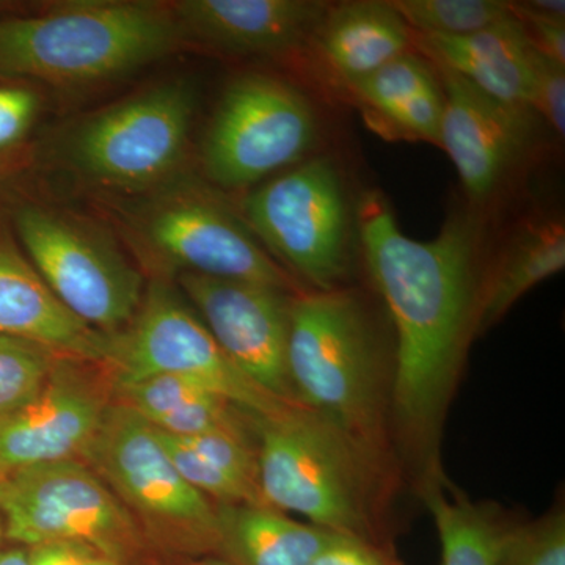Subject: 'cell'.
Instances as JSON below:
<instances>
[{
  "instance_id": "1",
  "label": "cell",
  "mask_w": 565,
  "mask_h": 565,
  "mask_svg": "<svg viewBox=\"0 0 565 565\" xmlns=\"http://www.w3.org/2000/svg\"><path fill=\"white\" fill-rule=\"evenodd\" d=\"M367 270L396 330L390 415L419 478L440 467L438 441L471 337L481 291L484 226L456 212L430 241L405 236L384 196L359 212Z\"/></svg>"
},
{
  "instance_id": "2",
  "label": "cell",
  "mask_w": 565,
  "mask_h": 565,
  "mask_svg": "<svg viewBox=\"0 0 565 565\" xmlns=\"http://www.w3.org/2000/svg\"><path fill=\"white\" fill-rule=\"evenodd\" d=\"M288 374L296 403L392 478L390 399L373 327L355 294L294 296Z\"/></svg>"
},
{
  "instance_id": "3",
  "label": "cell",
  "mask_w": 565,
  "mask_h": 565,
  "mask_svg": "<svg viewBox=\"0 0 565 565\" xmlns=\"http://www.w3.org/2000/svg\"><path fill=\"white\" fill-rule=\"evenodd\" d=\"M182 43L170 6L87 0L0 20V76L51 85L120 79Z\"/></svg>"
},
{
  "instance_id": "4",
  "label": "cell",
  "mask_w": 565,
  "mask_h": 565,
  "mask_svg": "<svg viewBox=\"0 0 565 565\" xmlns=\"http://www.w3.org/2000/svg\"><path fill=\"white\" fill-rule=\"evenodd\" d=\"M255 430L264 503L330 533L390 548L382 520L390 476L302 405L258 416Z\"/></svg>"
},
{
  "instance_id": "5",
  "label": "cell",
  "mask_w": 565,
  "mask_h": 565,
  "mask_svg": "<svg viewBox=\"0 0 565 565\" xmlns=\"http://www.w3.org/2000/svg\"><path fill=\"white\" fill-rule=\"evenodd\" d=\"M195 109L192 81L159 82L74 122L58 145L62 161L95 188L154 191L177 178Z\"/></svg>"
},
{
  "instance_id": "6",
  "label": "cell",
  "mask_w": 565,
  "mask_h": 565,
  "mask_svg": "<svg viewBox=\"0 0 565 565\" xmlns=\"http://www.w3.org/2000/svg\"><path fill=\"white\" fill-rule=\"evenodd\" d=\"M174 180L136 195L121 210L129 236L151 262L180 274L258 282L285 291L297 288L243 217L206 189Z\"/></svg>"
},
{
  "instance_id": "7",
  "label": "cell",
  "mask_w": 565,
  "mask_h": 565,
  "mask_svg": "<svg viewBox=\"0 0 565 565\" xmlns=\"http://www.w3.org/2000/svg\"><path fill=\"white\" fill-rule=\"evenodd\" d=\"M14 236L58 302L96 332L117 337L143 302V277L95 223L40 203L11 212Z\"/></svg>"
},
{
  "instance_id": "8",
  "label": "cell",
  "mask_w": 565,
  "mask_h": 565,
  "mask_svg": "<svg viewBox=\"0 0 565 565\" xmlns=\"http://www.w3.org/2000/svg\"><path fill=\"white\" fill-rule=\"evenodd\" d=\"M253 236L313 291L341 289L351 263V210L334 163L315 158L256 185L243 204Z\"/></svg>"
},
{
  "instance_id": "9",
  "label": "cell",
  "mask_w": 565,
  "mask_h": 565,
  "mask_svg": "<svg viewBox=\"0 0 565 565\" xmlns=\"http://www.w3.org/2000/svg\"><path fill=\"white\" fill-rule=\"evenodd\" d=\"M3 539L22 548L85 546L129 565L139 555V527L126 505L77 460L0 476Z\"/></svg>"
},
{
  "instance_id": "10",
  "label": "cell",
  "mask_w": 565,
  "mask_h": 565,
  "mask_svg": "<svg viewBox=\"0 0 565 565\" xmlns=\"http://www.w3.org/2000/svg\"><path fill=\"white\" fill-rule=\"evenodd\" d=\"M318 117L299 88L248 73L226 85L204 134V173L218 188H250L297 166L315 147Z\"/></svg>"
},
{
  "instance_id": "11",
  "label": "cell",
  "mask_w": 565,
  "mask_h": 565,
  "mask_svg": "<svg viewBox=\"0 0 565 565\" xmlns=\"http://www.w3.org/2000/svg\"><path fill=\"white\" fill-rule=\"evenodd\" d=\"M87 457L161 544L218 553L217 505L181 478L154 427L131 407L107 408Z\"/></svg>"
},
{
  "instance_id": "12",
  "label": "cell",
  "mask_w": 565,
  "mask_h": 565,
  "mask_svg": "<svg viewBox=\"0 0 565 565\" xmlns=\"http://www.w3.org/2000/svg\"><path fill=\"white\" fill-rule=\"evenodd\" d=\"M115 385L151 375L173 374L199 382L204 388L255 416L281 414L296 407L253 384L225 355L199 315L166 285L152 282L126 333L114 337L109 360Z\"/></svg>"
},
{
  "instance_id": "13",
  "label": "cell",
  "mask_w": 565,
  "mask_h": 565,
  "mask_svg": "<svg viewBox=\"0 0 565 565\" xmlns=\"http://www.w3.org/2000/svg\"><path fill=\"white\" fill-rule=\"evenodd\" d=\"M178 281L237 370L270 396L297 404L288 374L289 319L296 294L196 274H180Z\"/></svg>"
},
{
  "instance_id": "14",
  "label": "cell",
  "mask_w": 565,
  "mask_h": 565,
  "mask_svg": "<svg viewBox=\"0 0 565 565\" xmlns=\"http://www.w3.org/2000/svg\"><path fill=\"white\" fill-rule=\"evenodd\" d=\"M437 70L445 96L440 147L455 163L468 199L484 203L526 150L533 109L494 99L455 71Z\"/></svg>"
},
{
  "instance_id": "15",
  "label": "cell",
  "mask_w": 565,
  "mask_h": 565,
  "mask_svg": "<svg viewBox=\"0 0 565 565\" xmlns=\"http://www.w3.org/2000/svg\"><path fill=\"white\" fill-rule=\"evenodd\" d=\"M106 412L92 385L55 367L33 399L0 416V476L87 456Z\"/></svg>"
},
{
  "instance_id": "16",
  "label": "cell",
  "mask_w": 565,
  "mask_h": 565,
  "mask_svg": "<svg viewBox=\"0 0 565 565\" xmlns=\"http://www.w3.org/2000/svg\"><path fill=\"white\" fill-rule=\"evenodd\" d=\"M330 3L316 0H181L170 3L182 41L239 57L291 54L313 40Z\"/></svg>"
},
{
  "instance_id": "17",
  "label": "cell",
  "mask_w": 565,
  "mask_h": 565,
  "mask_svg": "<svg viewBox=\"0 0 565 565\" xmlns=\"http://www.w3.org/2000/svg\"><path fill=\"white\" fill-rule=\"evenodd\" d=\"M0 337L31 341L63 359L107 362L114 337L70 313L33 269L6 226L0 225Z\"/></svg>"
},
{
  "instance_id": "18",
  "label": "cell",
  "mask_w": 565,
  "mask_h": 565,
  "mask_svg": "<svg viewBox=\"0 0 565 565\" xmlns=\"http://www.w3.org/2000/svg\"><path fill=\"white\" fill-rule=\"evenodd\" d=\"M437 68L455 71L500 102L531 109V43L514 17L463 36H412Z\"/></svg>"
},
{
  "instance_id": "19",
  "label": "cell",
  "mask_w": 565,
  "mask_h": 565,
  "mask_svg": "<svg viewBox=\"0 0 565 565\" xmlns=\"http://www.w3.org/2000/svg\"><path fill=\"white\" fill-rule=\"evenodd\" d=\"M412 36L392 3L359 0L330 6L311 41L327 65L349 85L408 52Z\"/></svg>"
},
{
  "instance_id": "20",
  "label": "cell",
  "mask_w": 565,
  "mask_h": 565,
  "mask_svg": "<svg viewBox=\"0 0 565 565\" xmlns=\"http://www.w3.org/2000/svg\"><path fill=\"white\" fill-rule=\"evenodd\" d=\"M218 555L230 565H310L334 533L267 504H218Z\"/></svg>"
},
{
  "instance_id": "21",
  "label": "cell",
  "mask_w": 565,
  "mask_h": 565,
  "mask_svg": "<svg viewBox=\"0 0 565 565\" xmlns=\"http://www.w3.org/2000/svg\"><path fill=\"white\" fill-rule=\"evenodd\" d=\"M441 546V565H498L512 523L497 508L475 503L449 484L444 470L419 479Z\"/></svg>"
},
{
  "instance_id": "22",
  "label": "cell",
  "mask_w": 565,
  "mask_h": 565,
  "mask_svg": "<svg viewBox=\"0 0 565 565\" xmlns=\"http://www.w3.org/2000/svg\"><path fill=\"white\" fill-rule=\"evenodd\" d=\"M565 267V228L559 221L527 226L509 245L479 291L476 333L494 326L527 291Z\"/></svg>"
},
{
  "instance_id": "23",
  "label": "cell",
  "mask_w": 565,
  "mask_h": 565,
  "mask_svg": "<svg viewBox=\"0 0 565 565\" xmlns=\"http://www.w3.org/2000/svg\"><path fill=\"white\" fill-rule=\"evenodd\" d=\"M438 84L433 65L408 51L362 79L351 82L348 88L366 107L371 118L396 131L414 104Z\"/></svg>"
},
{
  "instance_id": "24",
  "label": "cell",
  "mask_w": 565,
  "mask_h": 565,
  "mask_svg": "<svg viewBox=\"0 0 565 565\" xmlns=\"http://www.w3.org/2000/svg\"><path fill=\"white\" fill-rule=\"evenodd\" d=\"M392 7L416 35L463 36L514 17L500 0H392Z\"/></svg>"
},
{
  "instance_id": "25",
  "label": "cell",
  "mask_w": 565,
  "mask_h": 565,
  "mask_svg": "<svg viewBox=\"0 0 565 565\" xmlns=\"http://www.w3.org/2000/svg\"><path fill=\"white\" fill-rule=\"evenodd\" d=\"M57 353L20 338L0 337V416L41 392L57 367Z\"/></svg>"
},
{
  "instance_id": "26",
  "label": "cell",
  "mask_w": 565,
  "mask_h": 565,
  "mask_svg": "<svg viewBox=\"0 0 565 565\" xmlns=\"http://www.w3.org/2000/svg\"><path fill=\"white\" fill-rule=\"evenodd\" d=\"M498 565H565V508L557 500L533 522L512 525Z\"/></svg>"
},
{
  "instance_id": "27",
  "label": "cell",
  "mask_w": 565,
  "mask_h": 565,
  "mask_svg": "<svg viewBox=\"0 0 565 565\" xmlns=\"http://www.w3.org/2000/svg\"><path fill=\"white\" fill-rule=\"evenodd\" d=\"M43 109L39 87L28 81L0 76V167L25 147Z\"/></svg>"
},
{
  "instance_id": "28",
  "label": "cell",
  "mask_w": 565,
  "mask_h": 565,
  "mask_svg": "<svg viewBox=\"0 0 565 565\" xmlns=\"http://www.w3.org/2000/svg\"><path fill=\"white\" fill-rule=\"evenodd\" d=\"M154 430L178 473L204 497H211L218 504H264L207 462L184 438L162 433L156 427Z\"/></svg>"
},
{
  "instance_id": "29",
  "label": "cell",
  "mask_w": 565,
  "mask_h": 565,
  "mask_svg": "<svg viewBox=\"0 0 565 565\" xmlns=\"http://www.w3.org/2000/svg\"><path fill=\"white\" fill-rule=\"evenodd\" d=\"M531 109L537 110L559 136L565 134V65L531 44Z\"/></svg>"
},
{
  "instance_id": "30",
  "label": "cell",
  "mask_w": 565,
  "mask_h": 565,
  "mask_svg": "<svg viewBox=\"0 0 565 565\" xmlns=\"http://www.w3.org/2000/svg\"><path fill=\"white\" fill-rule=\"evenodd\" d=\"M310 565H401L392 548L334 534Z\"/></svg>"
},
{
  "instance_id": "31",
  "label": "cell",
  "mask_w": 565,
  "mask_h": 565,
  "mask_svg": "<svg viewBox=\"0 0 565 565\" xmlns=\"http://www.w3.org/2000/svg\"><path fill=\"white\" fill-rule=\"evenodd\" d=\"M29 565H79L92 550L73 544H47L28 548Z\"/></svg>"
},
{
  "instance_id": "32",
  "label": "cell",
  "mask_w": 565,
  "mask_h": 565,
  "mask_svg": "<svg viewBox=\"0 0 565 565\" xmlns=\"http://www.w3.org/2000/svg\"><path fill=\"white\" fill-rule=\"evenodd\" d=\"M516 9L537 17L557 18L565 20L564 0H531V2L514 3Z\"/></svg>"
},
{
  "instance_id": "33",
  "label": "cell",
  "mask_w": 565,
  "mask_h": 565,
  "mask_svg": "<svg viewBox=\"0 0 565 565\" xmlns=\"http://www.w3.org/2000/svg\"><path fill=\"white\" fill-rule=\"evenodd\" d=\"M0 565H29L28 548L13 546V548L0 550Z\"/></svg>"
},
{
  "instance_id": "34",
  "label": "cell",
  "mask_w": 565,
  "mask_h": 565,
  "mask_svg": "<svg viewBox=\"0 0 565 565\" xmlns=\"http://www.w3.org/2000/svg\"><path fill=\"white\" fill-rule=\"evenodd\" d=\"M79 565H125L117 563V561H111L109 557H104L102 555H96V553H88L84 559L81 561Z\"/></svg>"
},
{
  "instance_id": "35",
  "label": "cell",
  "mask_w": 565,
  "mask_h": 565,
  "mask_svg": "<svg viewBox=\"0 0 565 565\" xmlns=\"http://www.w3.org/2000/svg\"><path fill=\"white\" fill-rule=\"evenodd\" d=\"M195 565H230V564L225 563V561H223V559H206V561H202V563H199Z\"/></svg>"
},
{
  "instance_id": "36",
  "label": "cell",
  "mask_w": 565,
  "mask_h": 565,
  "mask_svg": "<svg viewBox=\"0 0 565 565\" xmlns=\"http://www.w3.org/2000/svg\"><path fill=\"white\" fill-rule=\"evenodd\" d=\"M3 539V525H2V519H0V542H2Z\"/></svg>"
}]
</instances>
